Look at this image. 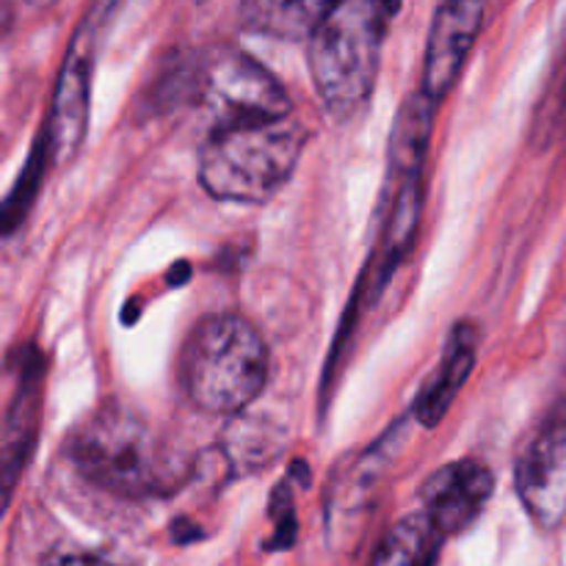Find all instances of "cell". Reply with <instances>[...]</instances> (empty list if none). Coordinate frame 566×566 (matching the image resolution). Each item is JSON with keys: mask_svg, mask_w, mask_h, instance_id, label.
Listing matches in <instances>:
<instances>
[{"mask_svg": "<svg viewBox=\"0 0 566 566\" xmlns=\"http://www.w3.org/2000/svg\"><path fill=\"white\" fill-rule=\"evenodd\" d=\"M122 3V0H94V6H97V9L99 11H105V14H114V11H116V6H119Z\"/></svg>", "mask_w": 566, "mask_h": 566, "instance_id": "cell-19", "label": "cell"}, {"mask_svg": "<svg viewBox=\"0 0 566 566\" xmlns=\"http://www.w3.org/2000/svg\"><path fill=\"white\" fill-rule=\"evenodd\" d=\"M280 437H274L269 423H258V420H241L232 426L230 440H227V453L235 470H258L271 462L276 451H280Z\"/></svg>", "mask_w": 566, "mask_h": 566, "instance_id": "cell-16", "label": "cell"}, {"mask_svg": "<svg viewBox=\"0 0 566 566\" xmlns=\"http://www.w3.org/2000/svg\"><path fill=\"white\" fill-rule=\"evenodd\" d=\"M191 88L213 130L291 116V97L280 81L235 48L205 53L191 70Z\"/></svg>", "mask_w": 566, "mask_h": 566, "instance_id": "cell-6", "label": "cell"}, {"mask_svg": "<svg viewBox=\"0 0 566 566\" xmlns=\"http://www.w3.org/2000/svg\"><path fill=\"white\" fill-rule=\"evenodd\" d=\"M434 99L423 92L412 94L396 116L390 136V164L387 186L381 197V230L376 247V287L387 282L403 254L415 241L423 210V164L429 153L431 125H434Z\"/></svg>", "mask_w": 566, "mask_h": 566, "instance_id": "cell-5", "label": "cell"}, {"mask_svg": "<svg viewBox=\"0 0 566 566\" xmlns=\"http://www.w3.org/2000/svg\"><path fill=\"white\" fill-rule=\"evenodd\" d=\"M97 42L99 28L81 22V28H77L75 39H72L70 50L64 55V64H61L53 92V105H50L48 122H44L42 130L55 166L75 158V153L83 144V136H86Z\"/></svg>", "mask_w": 566, "mask_h": 566, "instance_id": "cell-8", "label": "cell"}, {"mask_svg": "<svg viewBox=\"0 0 566 566\" xmlns=\"http://www.w3.org/2000/svg\"><path fill=\"white\" fill-rule=\"evenodd\" d=\"M514 490L539 528L553 531L566 523V407L556 409L523 448Z\"/></svg>", "mask_w": 566, "mask_h": 566, "instance_id": "cell-7", "label": "cell"}, {"mask_svg": "<svg viewBox=\"0 0 566 566\" xmlns=\"http://www.w3.org/2000/svg\"><path fill=\"white\" fill-rule=\"evenodd\" d=\"M337 0H243V25L254 33L296 42L310 39Z\"/></svg>", "mask_w": 566, "mask_h": 566, "instance_id": "cell-13", "label": "cell"}, {"mask_svg": "<svg viewBox=\"0 0 566 566\" xmlns=\"http://www.w3.org/2000/svg\"><path fill=\"white\" fill-rule=\"evenodd\" d=\"M475 348H479V332L470 321H459L453 332L448 335L446 348H442V359L437 365L434 376L423 385L418 392L412 415L420 426L434 429L442 418L448 415L451 403L462 392L464 381L470 379L475 365Z\"/></svg>", "mask_w": 566, "mask_h": 566, "instance_id": "cell-11", "label": "cell"}, {"mask_svg": "<svg viewBox=\"0 0 566 566\" xmlns=\"http://www.w3.org/2000/svg\"><path fill=\"white\" fill-rule=\"evenodd\" d=\"M42 566H122L108 558L88 556V553H53L42 562Z\"/></svg>", "mask_w": 566, "mask_h": 566, "instance_id": "cell-18", "label": "cell"}, {"mask_svg": "<svg viewBox=\"0 0 566 566\" xmlns=\"http://www.w3.org/2000/svg\"><path fill=\"white\" fill-rule=\"evenodd\" d=\"M495 492V475L479 459L442 464L420 486L423 514L442 536L462 534L481 517Z\"/></svg>", "mask_w": 566, "mask_h": 566, "instance_id": "cell-10", "label": "cell"}, {"mask_svg": "<svg viewBox=\"0 0 566 566\" xmlns=\"http://www.w3.org/2000/svg\"><path fill=\"white\" fill-rule=\"evenodd\" d=\"M486 0H442L426 44L420 92L440 103L457 86L484 25Z\"/></svg>", "mask_w": 566, "mask_h": 566, "instance_id": "cell-9", "label": "cell"}, {"mask_svg": "<svg viewBox=\"0 0 566 566\" xmlns=\"http://www.w3.org/2000/svg\"><path fill=\"white\" fill-rule=\"evenodd\" d=\"M28 6H33V9H50V6L55 3V0H25Z\"/></svg>", "mask_w": 566, "mask_h": 566, "instance_id": "cell-20", "label": "cell"}, {"mask_svg": "<svg viewBox=\"0 0 566 566\" xmlns=\"http://www.w3.org/2000/svg\"><path fill=\"white\" fill-rule=\"evenodd\" d=\"M307 130L291 116L213 130L199 155V182L221 202L263 205L291 180Z\"/></svg>", "mask_w": 566, "mask_h": 566, "instance_id": "cell-3", "label": "cell"}, {"mask_svg": "<svg viewBox=\"0 0 566 566\" xmlns=\"http://www.w3.org/2000/svg\"><path fill=\"white\" fill-rule=\"evenodd\" d=\"M180 379L188 398L208 415H241L269 381V348L241 315L199 321L180 354Z\"/></svg>", "mask_w": 566, "mask_h": 566, "instance_id": "cell-4", "label": "cell"}, {"mask_svg": "<svg viewBox=\"0 0 566 566\" xmlns=\"http://www.w3.org/2000/svg\"><path fill=\"white\" fill-rule=\"evenodd\" d=\"M53 164V155H50V147L48 142H44V136H39L36 147H33L31 158H28V166L25 171L20 175V180H17L14 191L9 193V199H6V208H3V230L6 235H11V232L17 230V227L25 221L28 210H31L33 199H36L39 193V186H42L44 175H48V169Z\"/></svg>", "mask_w": 566, "mask_h": 566, "instance_id": "cell-15", "label": "cell"}, {"mask_svg": "<svg viewBox=\"0 0 566 566\" xmlns=\"http://www.w3.org/2000/svg\"><path fill=\"white\" fill-rule=\"evenodd\" d=\"M66 459L88 484L116 497L171 495L188 475V464L166 451L136 412L116 403L72 431Z\"/></svg>", "mask_w": 566, "mask_h": 566, "instance_id": "cell-1", "label": "cell"}, {"mask_svg": "<svg viewBox=\"0 0 566 566\" xmlns=\"http://www.w3.org/2000/svg\"><path fill=\"white\" fill-rule=\"evenodd\" d=\"M42 359L39 354H22V365L17 370V390L9 403L3 429V468L6 490L11 492L17 473L28 464L39 429V409H42Z\"/></svg>", "mask_w": 566, "mask_h": 566, "instance_id": "cell-12", "label": "cell"}, {"mask_svg": "<svg viewBox=\"0 0 566 566\" xmlns=\"http://www.w3.org/2000/svg\"><path fill=\"white\" fill-rule=\"evenodd\" d=\"M442 539L446 536L431 525V520L423 512H415L392 525L376 551L374 566H434Z\"/></svg>", "mask_w": 566, "mask_h": 566, "instance_id": "cell-14", "label": "cell"}, {"mask_svg": "<svg viewBox=\"0 0 566 566\" xmlns=\"http://www.w3.org/2000/svg\"><path fill=\"white\" fill-rule=\"evenodd\" d=\"M398 0H337L310 33V75L326 114L346 122L368 105Z\"/></svg>", "mask_w": 566, "mask_h": 566, "instance_id": "cell-2", "label": "cell"}, {"mask_svg": "<svg viewBox=\"0 0 566 566\" xmlns=\"http://www.w3.org/2000/svg\"><path fill=\"white\" fill-rule=\"evenodd\" d=\"M271 517H274V539L269 542L271 551H285L296 539V512H293V490L291 481L282 484L274 492V503H271Z\"/></svg>", "mask_w": 566, "mask_h": 566, "instance_id": "cell-17", "label": "cell"}]
</instances>
